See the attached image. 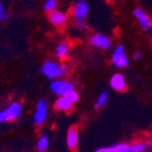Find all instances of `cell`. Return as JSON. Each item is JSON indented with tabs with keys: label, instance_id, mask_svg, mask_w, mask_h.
Listing matches in <instances>:
<instances>
[{
	"label": "cell",
	"instance_id": "obj_1",
	"mask_svg": "<svg viewBox=\"0 0 152 152\" xmlns=\"http://www.w3.org/2000/svg\"><path fill=\"white\" fill-rule=\"evenodd\" d=\"M69 71V65L67 63H58L56 61H46L42 65L41 72L47 79L54 80L65 77Z\"/></svg>",
	"mask_w": 152,
	"mask_h": 152
},
{
	"label": "cell",
	"instance_id": "obj_2",
	"mask_svg": "<svg viewBox=\"0 0 152 152\" xmlns=\"http://www.w3.org/2000/svg\"><path fill=\"white\" fill-rule=\"evenodd\" d=\"M23 113V107L19 101H12L0 110V124L15 121Z\"/></svg>",
	"mask_w": 152,
	"mask_h": 152
},
{
	"label": "cell",
	"instance_id": "obj_3",
	"mask_svg": "<svg viewBox=\"0 0 152 152\" xmlns=\"http://www.w3.org/2000/svg\"><path fill=\"white\" fill-rule=\"evenodd\" d=\"M48 103L46 99H39L36 103L35 111L33 113V122L36 126H43L48 118Z\"/></svg>",
	"mask_w": 152,
	"mask_h": 152
},
{
	"label": "cell",
	"instance_id": "obj_4",
	"mask_svg": "<svg viewBox=\"0 0 152 152\" xmlns=\"http://www.w3.org/2000/svg\"><path fill=\"white\" fill-rule=\"evenodd\" d=\"M112 64L116 67V68H126L130 64L129 58L126 54V50L122 45H118L116 48L113 50L111 56Z\"/></svg>",
	"mask_w": 152,
	"mask_h": 152
},
{
	"label": "cell",
	"instance_id": "obj_5",
	"mask_svg": "<svg viewBox=\"0 0 152 152\" xmlns=\"http://www.w3.org/2000/svg\"><path fill=\"white\" fill-rule=\"evenodd\" d=\"M75 89L74 84L69 81H66L63 79H54L50 83V91L56 94L58 97L60 96H65L67 93L70 91Z\"/></svg>",
	"mask_w": 152,
	"mask_h": 152
},
{
	"label": "cell",
	"instance_id": "obj_6",
	"mask_svg": "<svg viewBox=\"0 0 152 152\" xmlns=\"http://www.w3.org/2000/svg\"><path fill=\"white\" fill-rule=\"evenodd\" d=\"M89 12V7L87 4L86 0H78L76 4L71 9V16L76 19H81L85 20Z\"/></svg>",
	"mask_w": 152,
	"mask_h": 152
},
{
	"label": "cell",
	"instance_id": "obj_7",
	"mask_svg": "<svg viewBox=\"0 0 152 152\" xmlns=\"http://www.w3.org/2000/svg\"><path fill=\"white\" fill-rule=\"evenodd\" d=\"M133 15L140 23V28L144 31H149L152 29V19L142 8H135L133 10Z\"/></svg>",
	"mask_w": 152,
	"mask_h": 152
},
{
	"label": "cell",
	"instance_id": "obj_8",
	"mask_svg": "<svg viewBox=\"0 0 152 152\" xmlns=\"http://www.w3.org/2000/svg\"><path fill=\"white\" fill-rule=\"evenodd\" d=\"M89 43L91 46H94L98 49H103V50H107L111 48L112 41L109 36L101 34V33H96L93 34L89 38Z\"/></svg>",
	"mask_w": 152,
	"mask_h": 152
},
{
	"label": "cell",
	"instance_id": "obj_9",
	"mask_svg": "<svg viewBox=\"0 0 152 152\" xmlns=\"http://www.w3.org/2000/svg\"><path fill=\"white\" fill-rule=\"evenodd\" d=\"M48 18H49V21L52 25L56 26V27H63L66 23V21H67V19H68L66 13L56 10V9L48 12Z\"/></svg>",
	"mask_w": 152,
	"mask_h": 152
},
{
	"label": "cell",
	"instance_id": "obj_10",
	"mask_svg": "<svg viewBox=\"0 0 152 152\" xmlns=\"http://www.w3.org/2000/svg\"><path fill=\"white\" fill-rule=\"evenodd\" d=\"M110 85L112 88L116 91H124L127 88V82H126V78L122 74H115L112 76L111 80H110Z\"/></svg>",
	"mask_w": 152,
	"mask_h": 152
},
{
	"label": "cell",
	"instance_id": "obj_11",
	"mask_svg": "<svg viewBox=\"0 0 152 152\" xmlns=\"http://www.w3.org/2000/svg\"><path fill=\"white\" fill-rule=\"evenodd\" d=\"M148 144L146 142H136L133 144H124V146L118 152H146Z\"/></svg>",
	"mask_w": 152,
	"mask_h": 152
},
{
	"label": "cell",
	"instance_id": "obj_12",
	"mask_svg": "<svg viewBox=\"0 0 152 152\" xmlns=\"http://www.w3.org/2000/svg\"><path fill=\"white\" fill-rule=\"evenodd\" d=\"M66 142L69 149L74 150L78 147L79 144V132L76 128H70L67 132V136H66Z\"/></svg>",
	"mask_w": 152,
	"mask_h": 152
},
{
	"label": "cell",
	"instance_id": "obj_13",
	"mask_svg": "<svg viewBox=\"0 0 152 152\" xmlns=\"http://www.w3.org/2000/svg\"><path fill=\"white\" fill-rule=\"evenodd\" d=\"M72 105L74 103H71L68 100V98L65 96H60L58 97V99L54 102V107L56 110L60 112H69L72 109Z\"/></svg>",
	"mask_w": 152,
	"mask_h": 152
},
{
	"label": "cell",
	"instance_id": "obj_14",
	"mask_svg": "<svg viewBox=\"0 0 152 152\" xmlns=\"http://www.w3.org/2000/svg\"><path fill=\"white\" fill-rule=\"evenodd\" d=\"M70 53V48L67 43H60L54 49V56L58 60H66Z\"/></svg>",
	"mask_w": 152,
	"mask_h": 152
},
{
	"label": "cell",
	"instance_id": "obj_15",
	"mask_svg": "<svg viewBox=\"0 0 152 152\" xmlns=\"http://www.w3.org/2000/svg\"><path fill=\"white\" fill-rule=\"evenodd\" d=\"M50 147V140L47 134H43L36 142V149L39 152H46Z\"/></svg>",
	"mask_w": 152,
	"mask_h": 152
},
{
	"label": "cell",
	"instance_id": "obj_16",
	"mask_svg": "<svg viewBox=\"0 0 152 152\" xmlns=\"http://www.w3.org/2000/svg\"><path fill=\"white\" fill-rule=\"evenodd\" d=\"M107 101H109V93L107 91H102L97 98L95 107H96V109H102L103 107L107 105Z\"/></svg>",
	"mask_w": 152,
	"mask_h": 152
},
{
	"label": "cell",
	"instance_id": "obj_17",
	"mask_svg": "<svg viewBox=\"0 0 152 152\" xmlns=\"http://www.w3.org/2000/svg\"><path fill=\"white\" fill-rule=\"evenodd\" d=\"M124 146V144H115L113 146H110V147H104V148H99L95 152H118L122 147Z\"/></svg>",
	"mask_w": 152,
	"mask_h": 152
},
{
	"label": "cell",
	"instance_id": "obj_18",
	"mask_svg": "<svg viewBox=\"0 0 152 152\" xmlns=\"http://www.w3.org/2000/svg\"><path fill=\"white\" fill-rule=\"evenodd\" d=\"M58 7V1L56 0H46L45 4H44V10L46 12H50V11H53Z\"/></svg>",
	"mask_w": 152,
	"mask_h": 152
},
{
	"label": "cell",
	"instance_id": "obj_19",
	"mask_svg": "<svg viewBox=\"0 0 152 152\" xmlns=\"http://www.w3.org/2000/svg\"><path fill=\"white\" fill-rule=\"evenodd\" d=\"M65 97L68 98V100L71 102V103H76V102H78L79 98H80L78 91H77L76 89H72V91H70L69 93H67V94L65 95Z\"/></svg>",
	"mask_w": 152,
	"mask_h": 152
},
{
	"label": "cell",
	"instance_id": "obj_20",
	"mask_svg": "<svg viewBox=\"0 0 152 152\" xmlns=\"http://www.w3.org/2000/svg\"><path fill=\"white\" fill-rule=\"evenodd\" d=\"M75 27L79 30H85L87 28V23L85 20H81V19H76L75 20Z\"/></svg>",
	"mask_w": 152,
	"mask_h": 152
},
{
	"label": "cell",
	"instance_id": "obj_21",
	"mask_svg": "<svg viewBox=\"0 0 152 152\" xmlns=\"http://www.w3.org/2000/svg\"><path fill=\"white\" fill-rule=\"evenodd\" d=\"M8 17H9V14L7 13V11H5L3 4L0 2V23H1V21L7 20V19H8Z\"/></svg>",
	"mask_w": 152,
	"mask_h": 152
},
{
	"label": "cell",
	"instance_id": "obj_22",
	"mask_svg": "<svg viewBox=\"0 0 152 152\" xmlns=\"http://www.w3.org/2000/svg\"><path fill=\"white\" fill-rule=\"evenodd\" d=\"M133 58H134L135 61L140 60V58H142V52H140V51H136V52H134V53H133Z\"/></svg>",
	"mask_w": 152,
	"mask_h": 152
},
{
	"label": "cell",
	"instance_id": "obj_23",
	"mask_svg": "<svg viewBox=\"0 0 152 152\" xmlns=\"http://www.w3.org/2000/svg\"><path fill=\"white\" fill-rule=\"evenodd\" d=\"M71 152H77V151H76V149H74V150H71Z\"/></svg>",
	"mask_w": 152,
	"mask_h": 152
}]
</instances>
